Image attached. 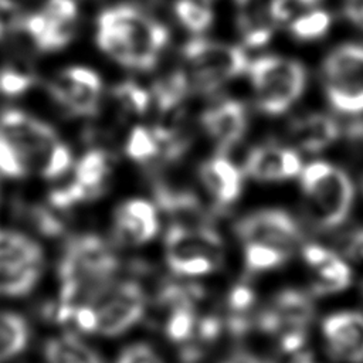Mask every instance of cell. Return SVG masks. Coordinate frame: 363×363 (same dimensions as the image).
Instances as JSON below:
<instances>
[{"label": "cell", "instance_id": "f1b7e54d", "mask_svg": "<svg viewBox=\"0 0 363 363\" xmlns=\"http://www.w3.org/2000/svg\"><path fill=\"white\" fill-rule=\"evenodd\" d=\"M169 311L164 322V335L172 342H186L191 337L197 319L194 302H179L166 308Z\"/></svg>", "mask_w": 363, "mask_h": 363}, {"label": "cell", "instance_id": "9c48e42d", "mask_svg": "<svg viewBox=\"0 0 363 363\" xmlns=\"http://www.w3.org/2000/svg\"><path fill=\"white\" fill-rule=\"evenodd\" d=\"M325 92L330 105L349 115L363 112V45L335 48L322 67Z\"/></svg>", "mask_w": 363, "mask_h": 363}, {"label": "cell", "instance_id": "cb8c5ba5", "mask_svg": "<svg viewBox=\"0 0 363 363\" xmlns=\"http://www.w3.org/2000/svg\"><path fill=\"white\" fill-rule=\"evenodd\" d=\"M47 363H104L101 356L74 333L50 337L44 343Z\"/></svg>", "mask_w": 363, "mask_h": 363}, {"label": "cell", "instance_id": "8d00e7d4", "mask_svg": "<svg viewBox=\"0 0 363 363\" xmlns=\"http://www.w3.org/2000/svg\"><path fill=\"white\" fill-rule=\"evenodd\" d=\"M0 173L11 179H23L28 176V172L24 167L16 150L1 136H0Z\"/></svg>", "mask_w": 363, "mask_h": 363}, {"label": "cell", "instance_id": "d4e9b609", "mask_svg": "<svg viewBox=\"0 0 363 363\" xmlns=\"http://www.w3.org/2000/svg\"><path fill=\"white\" fill-rule=\"evenodd\" d=\"M0 264L43 265V250L26 234L0 228Z\"/></svg>", "mask_w": 363, "mask_h": 363}, {"label": "cell", "instance_id": "7bdbcfd3", "mask_svg": "<svg viewBox=\"0 0 363 363\" xmlns=\"http://www.w3.org/2000/svg\"><path fill=\"white\" fill-rule=\"evenodd\" d=\"M347 248H349V254L353 258H363V230L352 235V240Z\"/></svg>", "mask_w": 363, "mask_h": 363}, {"label": "cell", "instance_id": "d6986e66", "mask_svg": "<svg viewBox=\"0 0 363 363\" xmlns=\"http://www.w3.org/2000/svg\"><path fill=\"white\" fill-rule=\"evenodd\" d=\"M200 180L214 200L227 206L234 203L242 190L241 170L224 155H217L199 167Z\"/></svg>", "mask_w": 363, "mask_h": 363}, {"label": "cell", "instance_id": "484cf974", "mask_svg": "<svg viewBox=\"0 0 363 363\" xmlns=\"http://www.w3.org/2000/svg\"><path fill=\"white\" fill-rule=\"evenodd\" d=\"M30 339L26 319L14 312H0V363L21 353Z\"/></svg>", "mask_w": 363, "mask_h": 363}, {"label": "cell", "instance_id": "4dcf8cb0", "mask_svg": "<svg viewBox=\"0 0 363 363\" xmlns=\"http://www.w3.org/2000/svg\"><path fill=\"white\" fill-rule=\"evenodd\" d=\"M173 9L179 21L191 33H203L213 24V10L201 0H176Z\"/></svg>", "mask_w": 363, "mask_h": 363}, {"label": "cell", "instance_id": "ac0fdd59", "mask_svg": "<svg viewBox=\"0 0 363 363\" xmlns=\"http://www.w3.org/2000/svg\"><path fill=\"white\" fill-rule=\"evenodd\" d=\"M303 259L312 271V289L316 295L335 294L350 285L352 271L333 251L309 244L303 248Z\"/></svg>", "mask_w": 363, "mask_h": 363}, {"label": "cell", "instance_id": "44dd1931", "mask_svg": "<svg viewBox=\"0 0 363 363\" xmlns=\"http://www.w3.org/2000/svg\"><path fill=\"white\" fill-rule=\"evenodd\" d=\"M271 0H234L237 27L247 47L258 48L269 43L275 23L269 11Z\"/></svg>", "mask_w": 363, "mask_h": 363}, {"label": "cell", "instance_id": "b9f144b4", "mask_svg": "<svg viewBox=\"0 0 363 363\" xmlns=\"http://www.w3.org/2000/svg\"><path fill=\"white\" fill-rule=\"evenodd\" d=\"M223 363H272V362L258 357L248 352H237V353L231 354L230 357H227Z\"/></svg>", "mask_w": 363, "mask_h": 363}, {"label": "cell", "instance_id": "4fadbf2b", "mask_svg": "<svg viewBox=\"0 0 363 363\" xmlns=\"http://www.w3.org/2000/svg\"><path fill=\"white\" fill-rule=\"evenodd\" d=\"M315 309L308 295L286 289L277 295L271 306L258 316V328L269 335L281 336L289 332H306Z\"/></svg>", "mask_w": 363, "mask_h": 363}, {"label": "cell", "instance_id": "5b68a950", "mask_svg": "<svg viewBox=\"0 0 363 363\" xmlns=\"http://www.w3.org/2000/svg\"><path fill=\"white\" fill-rule=\"evenodd\" d=\"M299 174L312 223L322 230L340 225L347 218L354 197L353 183L346 172L328 162H312Z\"/></svg>", "mask_w": 363, "mask_h": 363}, {"label": "cell", "instance_id": "74e56055", "mask_svg": "<svg viewBox=\"0 0 363 363\" xmlns=\"http://www.w3.org/2000/svg\"><path fill=\"white\" fill-rule=\"evenodd\" d=\"M115 363H164L157 352L146 343H133L122 350Z\"/></svg>", "mask_w": 363, "mask_h": 363}, {"label": "cell", "instance_id": "6da1fadb", "mask_svg": "<svg viewBox=\"0 0 363 363\" xmlns=\"http://www.w3.org/2000/svg\"><path fill=\"white\" fill-rule=\"evenodd\" d=\"M96 26L98 47L126 68H153L169 41L166 26L132 4L104 10Z\"/></svg>", "mask_w": 363, "mask_h": 363}, {"label": "cell", "instance_id": "f6af8a7d", "mask_svg": "<svg viewBox=\"0 0 363 363\" xmlns=\"http://www.w3.org/2000/svg\"><path fill=\"white\" fill-rule=\"evenodd\" d=\"M303 4L308 7V9H313L315 4H318L320 0H302Z\"/></svg>", "mask_w": 363, "mask_h": 363}, {"label": "cell", "instance_id": "e0dca14e", "mask_svg": "<svg viewBox=\"0 0 363 363\" xmlns=\"http://www.w3.org/2000/svg\"><path fill=\"white\" fill-rule=\"evenodd\" d=\"M200 122L221 153L242 139L248 125L245 106L237 99H224L207 108Z\"/></svg>", "mask_w": 363, "mask_h": 363}, {"label": "cell", "instance_id": "5bb4252c", "mask_svg": "<svg viewBox=\"0 0 363 363\" xmlns=\"http://www.w3.org/2000/svg\"><path fill=\"white\" fill-rule=\"evenodd\" d=\"M160 223L157 208L145 199H129L113 213V234L126 245H142L153 240Z\"/></svg>", "mask_w": 363, "mask_h": 363}, {"label": "cell", "instance_id": "52a82bcc", "mask_svg": "<svg viewBox=\"0 0 363 363\" xmlns=\"http://www.w3.org/2000/svg\"><path fill=\"white\" fill-rule=\"evenodd\" d=\"M257 108L267 115L286 112L302 95L306 72L301 62L279 55H262L248 64Z\"/></svg>", "mask_w": 363, "mask_h": 363}, {"label": "cell", "instance_id": "2e32d148", "mask_svg": "<svg viewBox=\"0 0 363 363\" xmlns=\"http://www.w3.org/2000/svg\"><path fill=\"white\" fill-rule=\"evenodd\" d=\"M302 167L301 157L295 149L259 145L250 150L244 172L257 182H281L298 176Z\"/></svg>", "mask_w": 363, "mask_h": 363}, {"label": "cell", "instance_id": "60d3db41", "mask_svg": "<svg viewBox=\"0 0 363 363\" xmlns=\"http://www.w3.org/2000/svg\"><path fill=\"white\" fill-rule=\"evenodd\" d=\"M343 11L350 23L363 30V0H345Z\"/></svg>", "mask_w": 363, "mask_h": 363}, {"label": "cell", "instance_id": "ffe728a7", "mask_svg": "<svg viewBox=\"0 0 363 363\" xmlns=\"http://www.w3.org/2000/svg\"><path fill=\"white\" fill-rule=\"evenodd\" d=\"M340 129L335 119L323 113H308L296 118L288 130L294 145L308 153H318L339 138Z\"/></svg>", "mask_w": 363, "mask_h": 363}, {"label": "cell", "instance_id": "30bf717a", "mask_svg": "<svg viewBox=\"0 0 363 363\" xmlns=\"http://www.w3.org/2000/svg\"><path fill=\"white\" fill-rule=\"evenodd\" d=\"M77 17L75 0H47L38 11L21 18L20 26L38 50L55 51L72 40Z\"/></svg>", "mask_w": 363, "mask_h": 363}, {"label": "cell", "instance_id": "8fae6325", "mask_svg": "<svg viewBox=\"0 0 363 363\" xmlns=\"http://www.w3.org/2000/svg\"><path fill=\"white\" fill-rule=\"evenodd\" d=\"M47 91L68 113L88 118L98 113L102 81L91 68L68 67L48 82Z\"/></svg>", "mask_w": 363, "mask_h": 363}, {"label": "cell", "instance_id": "d590c367", "mask_svg": "<svg viewBox=\"0 0 363 363\" xmlns=\"http://www.w3.org/2000/svg\"><path fill=\"white\" fill-rule=\"evenodd\" d=\"M34 84V75L18 65H6L0 69V92L9 96L24 94Z\"/></svg>", "mask_w": 363, "mask_h": 363}, {"label": "cell", "instance_id": "3957f363", "mask_svg": "<svg viewBox=\"0 0 363 363\" xmlns=\"http://www.w3.org/2000/svg\"><path fill=\"white\" fill-rule=\"evenodd\" d=\"M145 311L146 294L139 282L111 279L74 306L71 322L85 333L118 336L135 326Z\"/></svg>", "mask_w": 363, "mask_h": 363}, {"label": "cell", "instance_id": "e575fe53", "mask_svg": "<svg viewBox=\"0 0 363 363\" xmlns=\"http://www.w3.org/2000/svg\"><path fill=\"white\" fill-rule=\"evenodd\" d=\"M30 224L43 235L57 237L64 233V223L52 213L51 207L44 206H26L21 208Z\"/></svg>", "mask_w": 363, "mask_h": 363}, {"label": "cell", "instance_id": "4316f807", "mask_svg": "<svg viewBox=\"0 0 363 363\" xmlns=\"http://www.w3.org/2000/svg\"><path fill=\"white\" fill-rule=\"evenodd\" d=\"M43 265L0 264V295L24 296L37 285Z\"/></svg>", "mask_w": 363, "mask_h": 363}, {"label": "cell", "instance_id": "ba28073f", "mask_svg": "<svg viewBox=\"0 0 363 363\" xmlns=\"http://www.w3.org/2000/svg\"><path fill=\"white\" fill-rule=\"evenodd\" d=\"M190 86L197 92L211 94L248 68L245 52L233 44L207 38H193L183 45Z\"/></svg>", "mask_w": 363, "mask_h": 363}, {"label": "cell", "instance_id": "7a4b0ae2", "mask_svg": "<svg viewBox=\"0 0 363 363\" xmlns=\"http://www.w3.org/2000/svg\"><path fill=\"white\" fill-rule=\"evenodd\" d=\"M0 136L16 150L28 174L55 180L72 166V153L55 129L23 111L0 112Z\"/></svg>", "mask_w": 363, "mask_h": 363}, {"label": "cell", "instance_id": "ab89813d", "mask_svg": "<svg viewBox=\"0 0 363 363\" xmlns=\"http://www.w3.org/2000/svg\"><path fill=\"white\" fill-rule=\"evenodd\" d=\"M196 328L203 340H214L221 330V322L216 316H206L197 322Z\"/></svg>", "mask_w": 363, "mask_h": 363}, {"label": "cell", "instance_id": "9a60e30c", "mask_svg": "<svg viewBox=\"0 0 363 363\" xmlns=\"http://www.w3.org/2000/svg\"><path fill=\"white\" fill-rule=\"evenodd\" d=\"M322 333L332 357L345 363H363V315L337 312L322 323Z\"/></svg>", "mask_w": 363, "mask_h": 363}, {"label": "cell", "instance_id": "d6a6232c", "mask_svg": "<svg viewBox=\"0 0 363 363\" xmlns=\"http://www.w3.org/2000/svg\"><path fill=\"white\" fill-rule=\"evenodd\" d=\"M244 247V262L250 272H264L271 271L289 259V254L271 248L261 244H242Z\"/></svg>", "mask_w": 363, "mask_h": 363}, {"label": "cell", "instance_id": "f546056e", "mask_svg": "<svg viewBox=\"0 0 363 363\" xmlns=\"http://www.w3.org/2000/svg\"><path fill=\"white\" fill-rule=\"evenodd\" d=\"M332 24V17L325 10L309 9L289 23L291 34L302 41H312L323 37Z\"/></svg>", "mask_w": 363, "mask_h": 363}, {"label": "cell", "instance_id": "8992f818", "mask_svg": "<svg viewBox=\"0 0 363 363\" xmlns=\"http://www.w3.org/2000/svg\"><path fill=\"white\" fill-rule=\"evenodd\" d=\"M223 240L208 224L174 223L164 235V259L172 272L201 277L223 262Z\"/></svg>", "mask_w": 363, "mask_h": 363}, {"label": "cell", "instance_id": "603a6c76", "mask_svg": "<svg viewBox=\"0 0 363 363\" xmlns=\"http://www.w3.org/2000/svg\"><path fill=\"white\" fill-rule=\"evenodd\" d=\"M111 170L109 155L102 149H91L75 163L71 182L81 190L85 200L89 201L105 191Z\"/></svg>", "mask_w": 363, "mask_h": 363}, {"label": "cell", "instance_id": "83f0119b", "mask_svg": "<svg viewBox=\"0 0 363 363\" xmlns=\"http://www.w3.org/2000/svg\"><path fill=\"white\" fill-rule=\"evenodd\" d=\"M190 81L184 71H174L153 85V96L163 113L176 111L190 91Z\"/></svg>", "mask_w": 363, "mask_h": 363}, {"label": "cell", "instance_id": "ee69618b", "mask_svg": "<svg viewBox=\"0 0 363 363\" xmlns=\"http://www.w3.org/2000/svg\"><path fill=\"white\" fill-rule=\"evenodd\" d=\"M347 135L356 140H363V122H354L347 129Z\"/></svg>", "mask_w": 363, "mask_h": 363}, {"label": "cell", "instance_id": "7c38bea8", "mask_svg": "<svg viewBox=\"0 0 363 363\" xmlns=\"http://www.w3.org/2000/svg\"><path fill=\"white\" fill-rule=\"evenodd\" d=\"M235 234L242 244H261L289 255L301 240L298 223L279 208H265L240 218L235 224Z\"/></svg>", "mask_w": 363, "mask_h": 363}, {"label": "cell", "instance_id": "1f68e13d", "mask_svg": "<svg viewBox=\"0 0 363 363\" xmlns=\"http://www.w3.org/2000/svg\"><path fill=\"white\" fill-rule=\"evenodd\" d=\"M125 152L130 160L149 163L159 159V143L152 128L136 125L126 140Z\"/></svg>", "mask_w": 363, "mask_h": 363}, {"label": "cell", "instance_id": "f35d334b", "mask_svg": "<svg viewBox=\"0 0 363 363\" xmlns=\"http://www.w3.org/2000/svg\"><path fill=\"white\" fill-rule=\"evenodd\" d=\"M254 301L255 294L245 284L235 285L228 294V306L233 311V315H244L252 306Z\"/></svg>", "mask_w": 363, "mask_h": 363}, {"label": "cell", "instance_id": "277c9868", "mask_svg": "<svg viewBox=\"0 0 363 363\" xmlns=\"http://www.w3.org/2000/svg\"><path fill=\"white\" fill-rule=\"evenodd\" d=\"M119 258L99 235L84 233L71 237L58 261L60 303L77 305L91 291L113 279Z\"/></svg>", "mask_w": 363, "mask_h": 363}, {"label": "cell", "instance_id": "836d02e7", "mask_svg": "<svg viewBox=\"0 0 363 363\" xmlns=\"http://www.w3.org/2000/svg\"><path fill=\"white\" fill-rule=\"evenodd\" d=\"M113 99L130 115H143L150 105V94L133 81L118 84L112 89Z\"/></svg>", "mask_w": 363, "mask_h": 363}, {"label": "cell", "instance_id": "7402d4cb", "mask_svg": "<svg viewBox=\"0 0 363 363\" xmlns=\"http://www.w3.org/2000/svg\"><path fill=\"white\" fill-rule=\"evenodd\" d=\"M153 197L157 207L174 217L182 224H208V217L197 196L190 190H182L163 182L153 186Z\"/></svg>", "mask_w": 363, "mask_h": 363}]
</instances>
